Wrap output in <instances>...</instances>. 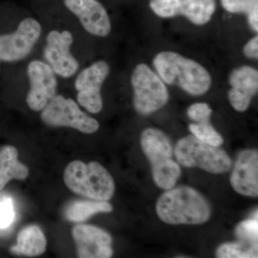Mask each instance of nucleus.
<instances>
[{"instance_id": "f257e3e1", "label": "nucleus", "mask_w": 258, "mask_h": 258, "mask_svg": "<svg viewBox=\"0 0 258 258\" xmlns=\"http://www.w3.org/2000/svg\"><path fill=\"white\" fill-rule=\"evenodd\" d=\"M153 66L163 81L176 85L192 96L205 94L211 87L212 78L208 70L177 52H159L154 57Z\"/></svg>"}, {"instance_id": "f03ea898", "label": "nucleus", "mask_w": 258, "mask_h": 258, "mask_svg": "<svg viewBox=\"0 0 258 258\" xmlns=\"http://www.w3.org/2000/svg\"><path fill=\"white\" fill-rule=\"evenodd\" d=\"M158 217L169 225H201L211 215L210 205L196 190L189 186L171 188L159 198Z\"/></svg>"}, {"instance_id": "7ed1b4c3", "label": "nucleus", "mask_w": 258, "mask_h": 258, "mask_svg": "<svg viewBox=\"0 0 258 258\" xmlns=\"http://www.w3.org/2000/svg\"><path fill=\"white\" fill-rule=\"evenodd\" d=\"M64 181L71 191L93 200L108 201L115 191L111 174L96 161L70 163L64 169Z\"/></svg>"}, {"instance_id": "20e7f679", "label": "nucleus", "mask_w": 258, "mask_h": 258, "mask_svg": "<svg viewBox=\"0 0 258 258\" xmlns=\"http://www.w3.org/2000/svg\"><path fill=\"white\" fill-rule=\"evenodd\" d=\"M141 145L150 161L153 179L157 186L166 190L174 187L181 169L171 159L172 146L169 137L159 129L148 128L142 132Z\"/></svg>"}, {"instance_id": "39448f33", "label": "nucleus", "mask_w": 258, "mask_h": 258, "mask_svg": "<svg viewBox=\"0 0 258 258\" xmlns=\"http://www.w3.org/2000/svg\"><path fill=\"white\" fill-rule=\"evenodd\" d=\"M175 156L181 165L199 167L212 174H223L232 166L225 151L204 143L194 135L180 139L175 147Z\"/></svg>"}, {"instance_id": "423d86ee", "label": "nucleus", "mask_w": 258, "mask_h": 258, "mask_svg": "<svg viewBox=\"0 0 258 258\" xmlns=\"http://www.w3.org/2000/svg\"><path fill=\"white\" fill-rule=\"evenodd\" d=\"M134 91V107L140 114L147 115L159 111L169 99L167 88L147 64H137L131 79Z\"/></svg>"}, {"instance_id": "0eeeda50", "label": "nucleus", "mask_w": 258, "mask_h": 258, "mask_svg": "<svg viewBox=\"0 0 258 258\" xmlns=\"http://www.w3.org/2000/svg\"><path fill=\"white\" fill-rule=\"evenodd\" d=\"M41 119L50 126L71 127L84 134H93L99 128V123L81 111L72 98L61 95H55L42 110Z\"/></svg>"}, {"instance_id": "6e6552de", "label": "nucleus", "mask_w": 258, "mask_h": 258, "mask_svg": "<svg viewBox=\"0 0 258 258\" xmlns=\"http://www.w3.org/2000/svg\"><path fill=\"white\" fill-rule=\"evenodd\" d=\"M41 32V25L37 20L24 19L16 31L0 35V60L7 62L23 60L31 52Z\"/></svg>"}, {"instance_id": "1a4fd4ad", "label": "nucleus", "mask_w": 258, "mask_h": 258, "mask_svg": "<svg viewBox=\"0 0 258 258\" xmlns=\"http://www.w3.org/2000/svg\"><path fill=\"white\" fill-rule=\"evenodd\" d=\"M109 74V64L100 60L83 70L76 78L78 102L90 113H99L103 108L101 87Z\"/></svg>"}, {"instance_id": "9d476101", "label": "nucleus", "mask_w": 258, "mask_h": 258, "mask_svg": "<svg viewBox=\"0 0 258 258\" xmlns=\"http://www.w3.org/2000/svg\"><path fill=\"white\" fill-rule=\"evenodd\" d=\"M151 10L162 18L184 16L195 25L211 20L217 8L216 0H150Z\"/></svg>"}, {"instance_id": "9b49d317", "label": "nucleus", "mask_w": 258, "mask_h": 258, "mask_svg": "<svg viewBox=\"0 0 258 258\" xmlns=\"http://www.w3.org/2000/svg\"><path fill=\"white\" fill-rule=\"evenodd\" d=\"M28 76L30 86L27 103L32 111H42L57 92L55 74L48 64L33 60L28 64Z\"/></svg>"}, {"instance_id": "f8f14e48", "label": "nucleus", "mask_w": 258, "mask_h": 258, "mask_svg": "<svg viewBox=\"0 0 258 258\" xmlns=\"http://www.w3.org/2000/svg\"><path fill=\"white\" fill-rule=\"evenodd\" d=\"M74 37L71 32L52 30L47 35L44 56L55 74L68 79L79 70V64L71 51Z\"/></svg>"}, {"instance_id": "ddd939ff", "label": "nucleus", "mask_w": 258, "mask_h": 258, "mask_svg": "<svg viewBox=\"0 0 258 258\" xmlns=\"http://www.w3.org/2000/svg\"><path fill=\"white\" fill-rule=\"evenodd\" d=\"M66 8L79 18L86 31L106 37L111 31V23L104 7L97 0H64Z\"/></svg>"}, {"instance_id": "4468645a", "label": "nucleus", "mask_w": 258, "mask_h": 258, "mask_svg": "<svg viewBox=\"0 0 258 258\" xmlns=\"http://www.w3.org/2000/svg\"><path fill=\"white\" fill-rule=\"evenodd\" d=\"M73 236L81 258H108L113 254L112 237L104 230L88 225L76 226Z\"/></svg>"}, {"instance_id": "2eb2a0df", "label": "nucleus", "mask_w": 258, "mask_h": 258, "mask_svg": "<svg viewBox=\"0 0 258 258\" xmlns=\"http://www.w3.org/2000/svg\"><path fill=\"white\" fill-rule=\"evenodd\" d=\"M229 83L232 87L228 92L231 106L237 111H245L257 93L258 71L251 66H240L231 72Z\"/></svg>"}, {"instance_id": "dca6fc26", "label": "nucleus", "mask_w": 258, "mask_h": 258, "mask_svg": "<svg viewBox=\"0 0 258 258\" xmlns=\"http://www.w3.org/2000/svg\"><path fill=\"white\" fill-rule=\"evenodd\" d=\"M232 188L244 196H258V153L246 149L239 154L230 176Z\"/></svg>"}, {"instance_id": "f3484780", "label": "nucleus", "mask_w": 258, "mask_h": 258, "mask_svg": "<svg viewBox=\"0 0 258 258\" xmlns=\"http://www.w3.org/2000/svg\"><path fill=\"white\" fill-rule=\"evenodd\" d=\"M47 241L43 232L36 225H30L19 232L16 245L10 249L15 254L35 257L43 253Z\"/></svg>"}, {"instance_id": "a211bd4d", "label": "nucleus", "mask_w": 258, "mask_h": 258, "mask_svg": "<svg viewBox=\"0 0 258 258\" xmlns=\"http://www.w3.org/2000/svg\"><path fill=\"white\" fill-rule=\"evenodd\" d=\"M29 169L18 160V152L13 146H5L0 150V191L12 179L28 177Z\"/></svg>"}, {"instance_id": "6ab92c4d", "label": "nucleus", "mask_w": 258, "mask_h": 258, "mask_svg": "<svg viewBox=\"0 0 258 258\" xmlns=\"http://www.w3.org/2000/svg\"><path fill=\"white\" fill-rule=\"evenodd\" d=\"M113 208L106 201H78L70 205L66 210V217L71 222H82L99 212H111Z\"/></svg>"}, {"instance_id": "aec40b11", "label": "nucleus", "mask_w": 258, "mask_h": 258, "mask_svg": "<svg viewBox=\"0 0 258 258\" xmlns=\"http://www.w3.org/2000/svg\"><path fill=\"white\" fill-rule=\"evenodd\" d=\"M220 3L226 11L245 15L250 28L258 32V0H220Z\"/></svg>"}, {"instance_id": "412c9836", "label": "nucleus", "mask_w": 258, "mask_h": 258, "mask_svg": "<svg viewBox=\"0 0 258 258\" xmlns=\"http://www.w3.org/2000/svg\"><path fill=\"white\" fill-rule=\"evenodd\" d=\"M220 258L257 257V247L245 242H228L220 245L217 250Z\"/></svg>"}, {"instance_id": "4be33fe9", "label": "nucleus", "mask_w": 258, "mask_h": 258, "mask_svg": "<svg viewBox=\"0 0 258 258\" xmlns=\"http://www.w3.org/2000/svg\"><path fill=\"white\" fill-rule=\"evenodd\" d=\"M189 129L196 138L204 143L217 147L223 144L222 136L210 124V122L191 123L189 125Z\"/></svg>"}, {"instance_id": "5701e85b", "label": "nucleus", "mask_w": 258, "mask_h": 258, "mask_svg": "<svg viewBox=\"0 0 258 258\" xmlns=\"http://www.w3.org/2000/svg\"><path fill=\"white\" fill-rule=\"evenodd\" d=\"M235 233L240 242L257 247V217L240 222L236 228Z\"/></svg>"}, {"instance_id": "b1692460", "label": "nucleus", "mask_w": 258, "mask_h": 258, "mask_svg": "<svg viewBox=\"0 0 258 258\" xmlns=\"http://www.w3.org/2000/svg\"><path fill=\"white\" fill-rule=\"evenodd\" d=\"M212 113V110L210 106L205 103H195L187 110V115L190 119L197 123L210 122Z\"/></svg>"}, {"instance_id": "393cba45", "label": "nucleus", "mask_w": 258, "mask_h": 258, "mask_svg": "<svg viewBox=\"0 0 258 258\" xmlns=\"http://www.w3.org/2000/svg\"><path fill=\"white\" fill-rule=\"evenodd\" d=\"M13 201L6 198L0 202V229H6L13 223L15 218Z\"/></svg>"}, {"instance_id": "a878e982", "label": "nucleus", "mask_w": 258, "mask_h": 258, "mask_svg": "<svg viewBox=\"0 0 258 258\" xmlns=\"http://www.w3.org/2000/svg\"><path fill=\"white\" fill-rule=\"evenodd\" d=\"M243 54L247 58L254 59L258 58V36L251 38L243 47Z\"/></svg>"}]
</instances>
